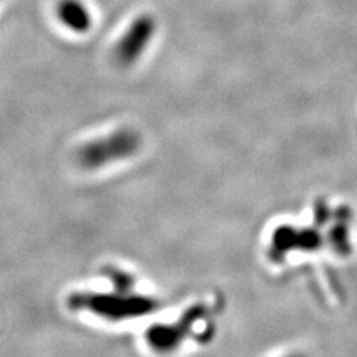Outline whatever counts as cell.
<instances>
[{
    "instance_id": "cell-1",
    "label": "cell",
    "mask_w": 357,
    "mask_h": 357,
    "mask_svg": "<svg viewBox=\"0 0 357 357\" xmlns=\"http://www.w3.org/2000/svg\"><path fill=\"white\" fill-rule=\"evenodd\" d=\"M122 277L118 275V287L115 292L109 294H79L75 295L72 304L75 308H82L93 314L103 317L112 321L136 319L142 316H148L156 310L158 304L151 296H144L139 294H130L128 289L122 284Z\"/></svg>"
},
{
    "instance_id": "cell-2",
    "label": "cell",
    "mask_w": 357,
    "mask_h": 357,
    "mask_svg": "<svg viewBox=\"0 0 357 357\" xmlns=\"http://www.w3.org/2000/svg\"><path fill=\"white\" fill-rule=\"evenodd\" d=\"M140 144L142 139L132 128H119L82 144L76 152V161L86 172H98L132 158Z\"/></svg>"
},
{
    "instance_id": "cell-3",
    "label": "cell",
    "mask_w": 357,
    "mask_h": 357,
    "mask_svg": "<svg viewBox=\"0 0 357 357\" xmlns=\"http://www.w3.org/2000/svg\"><path fill=\"white\" fill-rule=\"evenodd\" d=\"M156 31V21L148 15L134 20L115 47V60L121 66H131L146 51Z\"/></svg>"
},
{
    "instance_id": "cell-4",
    "label": "cell",
    "mask_w": 357,
    "mask_h": 357,
    "mask_svg": "<svg viewBox=\"0 0 357 357\" xmlns=\"http://www.w3.org/2000/svg\"><path fill=\"white\" fill-rule=\"evenodd\" d=\"M55 13H57V18L61 21V24L77 35L86 33L93 26L89 10L81 0H60Z\"/></svg>"
},
{
    "instance_id": "cell-5",
    "label": "cell",
    "mask_w": 357,
    "mask_h": 357,
    "mask_svg": "<svg viewBox=\"0 0 357 357\" xmlns=\"http://www.w3.org/2000/svg\"><path fill=\"white\" fill-rule=\"evenodd\" d=\"M292 357H298V356H292Z\"/></svg>"
}]
</instances>
